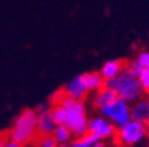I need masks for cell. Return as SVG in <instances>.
<instances>
[{"instance_id": "3", "label": "cell", "mask_w": 149, "mask_h": 147, "mask_svg": "<svg viewBox=\"0 0 149 147\" xmlns=\"http://www.w3.org/2000/svg\"><path fill=\"white\" fill-rule=\"evenodd\" d=\"M144 134H145V127L143 122L132 119L124 126L117 127L112 135V138L117 147H130L136 142H139V139H141Z\"/></svg>"}, {"instance_id": "22", "label": "cell", "mask_w": 149, "mask_h": 147, "mask_svg": "<svg viewBox=\"0 0 149 147\" xmlns=\"http://www.w3.org/2000/svg\"><path fill=\"white\" fill-rule=\"evenodd\" d=\"M92 147H105V143H104V142H101V141H99V142H96V143L93 144Z\"/></svg>"}, {"instance_id": "11", "label": "cell", "mask_w": 149, "mask_h": 147, "mask_svg": "<svg viewBox=\"0 0 149 147\" xmlns=\"http://www.w3.org/2000/svg\"><path fill=\"white\" fill-rule=\"evenodd\" d=\"M149 117V99L143 98L139 104L133 106L130 110V119L133 121H144Z\"/></svg>"}, {"instance_id": "19", "label": "cell", "mask_w": 149, "mask_h": 147, "mask_svg": "<svg viewBox=\"0 0 149 147\" xmlns=\"http://www.w3.org/2000/svg\"><path fill=\"white\" fill-rule=\"evenodd\" d=\"M4 147H23V144H20L19 142L13 141V139H7L6 144H4Z\"/></svg>"}, {"instance_id": "17", "label": "cell", "mask_w": 149, "mask_h": 147, "mask_svg": "<svg viewBox=\"0 0 149 147\" xmlns=\"http://www.w3.org/2000/svg\"><path fill=\"white\" fill-rule=\"evenodd\" d=\"M139 80L143 88V92L145 94H149V68H144L141 74L139 76Z\"/></svg>"}, {"instance_id": "2", "label": "cell", "mask_w": 149, "mask_h": 147, "mask_svg": "<svg viewBox=\"0 0 149 147\" xmlns=\"http://www.w3.org/2000/svg\"><path fill=\"white\" fill-rule=\"evenodd\" d=\"M104 85L116 90L118 97L125 99V101L134 99V98L139 97L143 93V88H141L139 77L133 76L128 70H125V69L120 74L113 77V78L105 80Z\"/></svg>"}, {"instance_id": "18", "label": "cell", "mask_w": 149, "mask_h": 147, "mask_svg": "<svg viewBox=\"0 0 149 147\" xmlns=\"http://www.w3.org/2000/svg\"><path fill=\"white\" fill-rule=\"evenodd\" d=\"M136 60L140 62V65L143 68H149V50H143L140 52Z\"/></svg>"}, {"instance_id": "7", "label": "cell", "mask_w": 149, "mask_h": 147, "mask_svg": "<svg viewBox=\"0 0 149 147\" xmlns=\"http://www.w3.org/2000/svg\"><path fill=\"white\" fill-rule=\"evenodd\" d=\"M63 90L64 93L68 97L71 98H74V99H80L83 101L84 98H87L88 93L89 90L87 89V86L84 84V80H83V76L79 74L76 76L74 78H72L69 82H67L64 86H63Z\"/></svg>"}, {"instance_id": "12", "label": "cell", "mask_w": 149, "mask_h": 147, "mask_svg": "<svg viewBox=\"0 0 149 147\" xmlns=\"http://www.w3.org/2000/svg\"><path fill=\"white\" fill-rule=\"evenodd\" d=\"M99 141H102L100 137L92 134V133H87L83 137H79L74 141H71L68 144V147H92L93 144Z\"/></svg>"}, {"instance_id": "1", "label": "cell", "mask_w": 149, "mask_h": 147, "mask_svg": "<svg viewBox=\"0 0 149 147\" xmlns=\"http://www.w3.org/2000/svg\"><path fill=\"white\" fill-rule=\"evenodd\" d=\"M37 110L36 109H24L17 114L12 125L7 131L9 139L19 142L20 144H28L33 142L37 135V126H36Z\"/></svg>"}, {"instance_id": "8", "label": "cell", "mask_w": 149, "mask_h": 147, "mask_svg": "<svg viewBox=\"0 0 149 147\" xmlns=\"http://www.w3.org/2000/svg\"><path fill=\"white\" fill-rule=\"evenodd\" d=\"M117 93H116V90H113L112 88H109V86H102V88H100L99 90L96 92V94L93 95V99H92V106L95 107V109H97V110H100L101 107L107 106V105H109L111 102H113L117 98Z\"/></svg>"}, {"instance_id": "10", "label": "cell", "mask_w": 149, "mask_h": 147, "mask_svg": "<svg viewBox=\"0 0 149 147\" xmlns=\"http://www.w3.org/2000/svg\"><path fill=\"white\" fill-rule=\"evenodd\" d=\"M83 80H84V84L87 86V89L89 92H97L100 88L104 86V77L101 76L100 72H89V73H83Z\"/></svg>"}, {"instance_id": "15", "label": "cell", "mask_w": 149, "mask_h": 147, "mask_svg": "<svg viewBox=\"0 0 149 147\" xmlns=\"http://www.w3.org/2000/svg\"><path fill=\"white\" fill-rule=\"evenodd\" d=\"M51 113L55 119L56 125H65L67 122V111L61 105H52L51 107Z\"/></svg>"}, {"instance_id": "4", "label": "cell", "mask_w": 149, "mask_h": 147, "mask_svg": "<svg viewBox=\"0 0 149 147\" xmlns=\"http://www.w3.org/2000/svg\"><path fill=\"white\" fill-rule=\"evenodd\" d=\"M99 111L101 113L102 117H107L108 119L113 121L118 127L124 126L130 119V111L127 105V101L120 97H117L115 101L111 102L109 105L101 107Z\"/></svg>"}, {"instance_id": "9", "label": "cell", "mask_w": 149, "mask_h": 147, "mask_svg": "<svg viewBox=\"0 0 149 147\" xmlns=\"http://www.w3.org/2000/svg\"><path fill=\"white\" fill-rule=\"evenodd\" d=\"M125 65H127V61L124 60H109L101 66L100 73L104 77V80H109L120 74L125 69Z\"/></svg>"}, {"instance_id": "5", "label": "cell", "mask_w": 149, "mask_h": 147, "mask_svg": "<svg viewBox=\"0 0 149 147\" xmlns=\"http://www.w3.org/2000/svg\"><path fill=\"white\" fill-rule=\"evenodd\" d=\"M116 129L117 127L113 123H111L102 117H95V118L88 119V133H92L101 139L111 138Z\"/></svg>"}, {"instance_id": "23", "label": "cell", "mask_w": 149, "mask_h": 147, "mask_svg": "<svg viewBox=\"0 0 149 147\" xmlns=\"http://www.w3.org/2000/svg\"><path fill=\"white\" fill-rule=\"evenodd\" d=\"M68 144H69V143H68ZM68 144H67V143H60L57 147H68Z\"/></svg>"}, {"instance_id": "6", "label": "cell", "mask_w": 149, "mask_h": 147, "mask_svg": "<svg viewBox=\"0 0 149 147\" xmlns=\"http://www.w3.org/2000/svg\"><path fill=\"white\" fill-rule=\"evenodd\" d=\"M37 110V118H36V126H37V134H52L56 125L55 119L51 113V109L45 107L44 105H39Z\"/></svg>"}, {"instance_id": "13", "label": "cell", "mask_w": 149, "mask_h": 147, "mask_svg": "<svg viewBox=\"0 0 149 147\" xmlns=\"http://www.w3.org/2000/svg\"><path fill=\"white\" fill-rule=\"evenodd\" d=\"M53 138L57 141V143H67L68 144L69 142L72 141V131L69 130V127L67 125H57L55 127V130H53L52 133Z\"/></svg>"}, {"instance_id": "16", "label": "cell", "mask_w": 149, "mask_h": 147, "mask_svg": "<svg viewBox=\"0 0 149 147\" xmlns=\"http://www.w3.org/2000/svg\"><path fill=\"white\" fill-rule=\"evenodd\" d=\"M144 68L140 65V62L137 60H130V61H127V65H125V70H128L129 73H132L133 76L139 77L141 74Z\"/></svg>"}, {"instance_id": "20", "label": "cell", "mask_w": 149, "mask_h": 147, "mask_svg": "<svg viewBox=\"0 0 149 147\" xmlns=\"http://www.w3.org/2000/svg\"><path fill=\"white\" fill-rule=\"evenodd\" d=\"M7 139H8V134H7V133H1V134H0V147H4Z\"/></svg>"}, {"instance_id": "21", "label": "cell", "mask_w": 149, "mask_h": 147, "mask_svg": "<svg viewBox=\"0 0 149 147\" xmlns=\"http://www.w3.org/2000/svg\"><path fill=\"white\" fill-rule=\"evenodd\" d=\"M141 122H143L144 127H145V135L149 138V117H148V118H145L144 121H141Z\"/></svg>"}, {"instance_id": "14", "label": "cell", "mask_w": 149, "mask_h": 147, "mask_svg": "<svg viewBox=\"0 0 149 147\" xmlns=\"http://www.w3.org/2000/svg\"><path fill=\"white\" fill-rule=\"evenodd\" d=\"M35 147H57L59 143L52 134H37L33 139Z\"/></svg>"}]
</instances>
